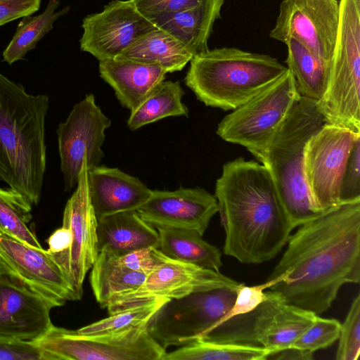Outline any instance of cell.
Segmentation results:
<instances>
[{"label":"cell","mask_w":360,"mask_h":360,"mask_svg":"<svg viewBox=\"0 0 360 360\" xmlns=\"http://www.w3.org/2000/svg\"><path fill=\"white\" fill-rule=\"evenodd\" d=\"M268 279L285 303L314 314L331 307L341 287L360 281V202L326 210L290 235Z\"/></svg>","instance_id":"cell-1"},{"label":"cell","mask_w":360,"mask_h":360,"mask_svg":"<svg viewBox=\"0 0 360 360\" xmlns=\"http://www.w3.org/2000/svg\"><path fill=\"white\" fill-rule=\"evenodd\" d=\"M224 252L243 264L275 257L294 229L268 169L238 157L226 162L216 181Z\"/></svg>","instance_id":"cell-2"},{"label":"cell","mask_w":360,"mask_h":360,"mask_svg":"<svg viewBox=\"0 0 360 360\" xmlns=\"http://www.w3.org/2000/svg\"><path fill=\"white\" fill-rule=\"evenodd\" d=\"M45 94H28L0 72V180L38 205L46 167Z\"/></svg>","instance_id":"cell-3"},{"label":"cell","mask_w":360,"mask_h":360,"mask_svg":"<svg viewBox=\"0 0 360 360\" xmlns=\"http://www.w3.org/2000/svg\"><path fill=\"white\" fill-rule=\"evenodd\" d=\"M190 62L185 84L205 105L226 111L235 110L288 71L271 56L233 47L208 50Z\"/></svg>","instance_id":"cell-4"},{"label":"cell","mask_w":360,"mask_h":360,"mask_svg":"<svg viewBox=\"0 0 360 360\" xmlns=\"http://www.w3.org/2000/svg\"><path fill=\"white\" fill-rule=\"evenodd\" d=\"M326 122L318 101L300 96L260 162L271 173L294 229L323 212L306 181L304 153L308 141Z\"/></svg>","instance_id":"cell-5"},{"label":"cell","mask_w":360,"mask_h":360,"mask_svg":"<svg viewBox=\"0 0 360 360\" xmlns=\"http://www.w3.org/2000/svg\"><path fill=\"white\" fill-rule=\"evenodd\" d=\"M329 82L318 101L328 123L360 134V0H340Z\"/></svg>","instance_id":"cell-6"},{"label":"cell","mask_w":360,"mask_h":360,"mask_svg":"<svg viewBox=\"0 0 360 360\" xmlns=\"http://www.w3.org/2000/svg\"><path fill=\"white\" fill-rule=\"evenodd\" d=\"M300 97L290 70L243 103L218 124L224 141L245 147L259 162Z\"/></svg>","instance_id":"cell-7"},{"label":"cell","mask_w":360,"mask_h":360,"mask_svg":"<svg viewBox=\"0 0 360 360\" xmlns=\"http://www.w3.org/2000/svg\"><path fill=\"white\" fill-rule=\"evenodd\" d=\"M267 291L269 298L255 309L226 320L202 339L262 347L269 354L290 347L317 315L288 304Z\"/></svg>","instance_id":"cell-8"},{"label":"cell","mask_w":360,"mask_h":360,"mask_svg":"<svg viewBox=\"0 0 360 360\" xmlns=\"http://www.w3.org/2000/svg\"><path fill=\"white\" fill-rule=\"evenodd\" d=\"M34 342L51 360H162L167 352L150 335L147 326L84 335L53 325Z\"/></svg>","instance_id":"cell-9"},{"label":"cell","mask_w":360,"mask_h":360,"mask_svg":"<svg viewBox=\"0 0 360 360\" xmlns=\"http://www.w3.org/2000/svg\"><path fill=\"white\" fill-rule=\"evenodd\" d=\"M238 289L219 288L169 300L149 321L148 332L165 349L202 338L231 309Z\"/></svg>","instance_id":"cell-10"},{"label":"cell","mask_w":360,"mask_h":360,"mask_svg":"<svg viewBox=\"0 0 360 360\" xmlns=\"http://www.w3.org/2000/svg\"><path fill=\"white\" fill-rule=\"evenodd\" d=\"M360 134L326 122L308 141L304 153L306 181L316 207L322 211L341 205L342 179Z\"/></svg>","instance_id":"cell-11"},{"label":"cell","mask_w":360,"mask_h":360,"mask_svg":"<svg viewBox=\"0 0 360 360\" xmlns=\"http://www.w3.org/2000/svg\"><path fill=\"white\" fill-rule=\"evenodd\" d=\"M242 284L219 271L166 256L137 289L114 295L106 309L112 314L155 300L179 299L193 292L224 287L238 289Z\"/></svg>","instance_id":"cell-12"},{"label":"cell","mask_w":360,"mask_h":360,"mask_svg":"<svg viewBox=\"0 0 360 360\" xmlns=\"http://www.w3.org/2000/svg\"><path fill=\"white\" fill-rule=\"evenodd\" d=\"M110 125L92 94L76 103L65 121L59 124L56 133L65 191L76 186L84 158L88 168L100 165L105 130Z\"/></svg>","instance_id":"cell-13"},{"label":"cell","mask_w":360,"mask_h":360,"mask_svg":"<svg viewBox=\"0 0 360 360\" xmlns=\"http://www.w3.org/2000/svg\"><path fill=\"white\" fill-rule=\"evenodd\" d=\"M339 20L338 0H283L269 37L283 43L292 38L332 63Z\"/></svg>","instance_id":"cell-14"},{"label":"cell","mask_w":360,"mask_h":360,"mask_svg":"<svg viewBox=\"0 0 360 360\" xmlns=\"http://www.w3.org/2000/svg\"><path fill=\"white\" fill-rule=\"evenodd\" d=\"M86 158L79 174L76 189L66 202L63 225L72 234V243L63 255L54 258L74 291L77 300L82 298L83 283L98 253L97 218L90 199Z\"/></svg>","instance_id":"cell-15"},{"label":"cell","mask_w":360,"mask_h":360,"mask_svg":"<svg viewBox=\"0 0 360 360\" xmlns=\"http://www.w3.org/2000/svg\"><path fill=\"white\" fill-rule=\"evenodd\" d=\"M80 49L99 61L115 59L135 41L158 27L130 0H114L85 17Z\"/></svg>","instance_id":"cell-16"},{"label":"cell","mask_w":360,"mask_h":360,"mask_svg":"<svg viewBox=\"0 0 360 360\" xmlns=\"http://www.w3.org/2000/svg\"><path fill=\"white\" fill-rule=\"evenodd\" d=\"M0 260L10 274L54 307L77 300L68 280L48 250L0 231Z\"/></svg>","instance_id":"cell-17"},{"label":"cell","mask_w":360,"mask_h":360,"mask_svg":"<svg viewBox=\"0 0 360 360\" xmlns=\"http://www.w3.org/2000/svg\"><path fill=\"white\" fill-rule=\"evenodd\" d=\"M218 210L214 195L200 187H180L172 191L152 190L136 212L155 228L191 229L203 236Z\"/></svg>","instance_id":"cell-18"},{"label":"cell","mask_w":360,"mask_h":360,"mask_svg":"<svg viewBox=\"0 0 360 360\" xmlns=\"http://www.w3.org/2000/svg\"><path fill=\"white\" fill-rule=\"evenodd\" d=\"M53 307L3 265L0 273V336L37 341L53 325L50 316Z\"/></svg>","instance_id":"cell-19"},{"label":"cell","mask_w":360,"mask_h":360,"mask_svg":"<svg viewBox=\"0 0 360 360\" xmlns=\"http://www.w3.org/2000/svg\"><path fill=\"white\" fill-rule=\"evenodd\" d=\"M91 202L96 218L136 210L150 197L152 190L140 179L117 168L98 165L88 168Z\"/></svg>","instance_id":"cell-20"},{"label":"cell","mask_w":360,"mask_h":360,"mask_svg":"<svg viewBox=\"0 0 360 360\" xmlns=\"http://www.w3.org/2000/svg\"><path fill=\"white\" fill-rule=\"evenodd\" d=\"M100 77L114 90L120 104L130 111L139 106L165 81L166 70L128 60L99 61Z\"/></svg>","instance_id":"cell-21"},{"label":"cell","mask_w":360,"mask_h":360,"mask_svg":"<svg viewBox=\"0 0 360 360\" xmlns=\"http://www.w3.org/2000/svg\"><path fill=\"white\" fill-rule=\"evenodd\" d=\"M98 252L107 250L120 256L132 251L159 248V233L136 210L124 211L97 219Z\"/></svg>","instance_id":"cell-22"},{"label":"cell","mask_w":360,"mask_h":360,"mask_svg":"<svg viewBox=\"0 0 360 360\" xmlns=\"http://www.w3.org/2000/svg\"><path fill=\"white\" fill-rule=\"evenodd\" d=\"M224 3V0H202L191 8L162 13L150 20L179 39L195 56L209 50L207 41L214 22L220 18Z\"/></svg>","instance_id":"cell-23"},{"label":"cell","mask_w":360,"mask_h":360,"mask_svg":"<svg viewBox=\"0 0 360 360\" xmlns=\"http://www.w3.org/2000/svg\"><path fill=\"white\" fill-rule=\"evenodd\" d=\"M193 56L179 39L157 28L141 37L115 59L157 65L174 72L181 70Z\"/></svg>","instance_id":"cell-24"},{"label":"cell","mask_w":360,"mask_h":360,"mask_svg":"<svg viewBox=\"0 0 360 360\" xmlns=\"http://www.w3.org/2000/svg\"><path fill=\"white\" fill-rule=\"evenodd\" d=\"M91 287L101 308H107L114 295L137 289L147 275L122 265L118 255L107 250L98 252L91 268Z\"/></svg>","instance_id":"cell-25"},{"label":"cell","mask_w":360,"mask_h":360,"mask_svg":"<svg viewBox=\"0 0 360 360\" xmlns=\"http://www.w3.org/2000/svg\"><path fill=\"white\" fill-rule=\"evenodd\" d=\"M159 250L167 257L219 271L221 251L202 238L198 232L184 229L156 228Z\"/></svg>","instance_id":"cell-26"},{"label":"cell","mask_w":360,"mask_h":360,"mask_svg":"<svg viewBox=\"0 0 360 360\" xmlns=\"http://www.w3.org/2000/svg\"><path fill=\"white\" fill-rule=\"evenodd\" d=\"M284 44L288 47L285 63L294 77L298 94L320 100L329 82L332 63L319 58L292 38Z\"/></svg>","instance_id":"cell-27"},{"label":"cell","mask_w":360,"mask_h":360,"mask_svg":"<svg viewBox=\"0 0 360 360\" xmlns=\"http://www.w3.org/2000/svg\"><path fill=\"white\" fill-rule=\"evenodd\" d=\"M184 91L179 82L163 81L134 110L130 111L128 127L134 131L168 117H188L189 110L182 102Z\"/></svg>","instance_id":"cell-28"},{"label":"cell","mask_w":360,"mask_h":360,"mask_svg":"<svg viewBox=\"0 0 360 360\" xmlns=\"http://www.w3.org/2000/svg\"><path fill=\"white\" fill-rule=\"evenodd\" d=\"M59 5V0H49L41 13L22 18L12 39L3 52L4 61L12 65L23 60L26 53L36 47L41 38L53 28L56 20L69 12L70 6L57 11Z\"/></svg>","instance_id":"cell-29"},{"label":"cell","mask_w":360,"mask_h":360,"mask_svg":"<svg viewBox=\"0 0 360 360\" xmlns=\"http://www.w3.org/2000/svg\"><path fill=\"white\" fill-rule=\"evenodd\" d=\"M269 353L262 347L200 338L166 352L162 360H265Z\"/></svg>","instance_id":"cell-30"},{"label":"cell","mask_w":360,"mask_h":360,"mask_svg":"<svg viewBox=\"0 0 360 360\" xmlns=\"http://www.w3.org/2000/svg\"><path fill=\"white\" fill-rule=\"evenodd\" d=\"M31 211L32 204L25 196L11 188H0V231L41 248L34 231L28 226Z\"/></svg>","instance_id":"cell-31"},{"label":"cell","mask_w":360,"mask_h":360,"mask_svg":"<svg viewBox=\"0 0 360 360\" xmlns=\"http://www.w3.org/2000/svg\"><path fill=\"white\" fill-rule=\"evenodd\" d=\"M169 300H155L110 314L105 319L84 326L77 332L84 335L110 333L147 326L155 313Z\"/></svg>","instance_id":"cell-32"},{"label":"cell","mask_w":360,"mask_h":360,"mask_svg":"<svg viewBox=\"0 0 360 360\" xmlns=\"http://www.w3.org/2000/svg\"><path fill=\"white\" fill-rule=\"evenodd\" d=\"M341 323L335 319L316 316L307 328L290 347L314 352L333 345L339 338Z\"/></svg>","instance_id":"cell-33"},{"label":"cell","mask_w":360,"mask_h":360,"mask_svg":"<svg viewBox=\"0 0 360 360\" xmlns=\"http://www.w3.org/2000/svg\"><path fill=\"white\" fill-rule=\"evenodd\" d=\"M336 352L337 360H357L360 354V294L353 300L342 324Z\"/></svg>","instance_id":"cell-34"},{"label":"cell","mask_w":360,"mask_h":360,"mask_svg":"<svg viewBox=\"0 0 360 360\" xmlns=\"http://www.w3.org/2000/svg\"><path fill=\"white\" fill-rule=\"evenodd\" d=\"M281 278L282 276L279 275L274 278L267 279L264 283L253 286H247L243 283L237 290L236 297L233 306L221 319L217 326L233 316L246 314L255 309L262 302L269 298L268 291L264 292V290L276 284Z\"/></svg>","instance_id":"cell-35"},{"label":"cell","mask_w":360,"mask_h":360,"mask_svg":"<svg viewBox=\"0 0 360 360\" xmlns=\"http://www.w3.org/2000/svg\"><path fill=\"white\" fill-rule=\"evenodd\" d=\"M340 201L360 202V137L354 142L342 179Z\"/></svg>","instance_id":"cell-36"},{"label":"cell","mask_w":360,"mask_h":360,"mask_svg":"<svg viewBox=\"0 0 360 360\" xmlns=\"http://www.w3.org/2000/svg\"><path fill=\"white\" fill-rule=\"evenodd\" d=\"M0 360H51L34 342L0 336Z\"/></svg>","instance_id":"cell-37"},{"label":"cell","mask_w":360,"mask_h":360,"mask_svg":"<svg viewBox=\"0 0 360 360\" xmlns=\"http://www.w3.org/2000/svg\"><path fill=\"white\" fill-rule=\"evenodd\" d=\"M165 257L159 248H155L139 249L118 256L122 265L146 275L160 265Z\"/></svg>","instance_id":"cell-38"},{"label":"cell","mask_w":360,"mask_h":360,"mask_svg":"<svg viewBox=\"0 0 360 360\" xmlns=\"http://www.w3.org/2000/svg\"><path fill=\"white\" fill-rule=\"evenodd\" d=\"M136 9L151 20L158 15L191 8L202 0H130Z\"/></svg>","instance_id":"cell-39"},{"label":"cell","mask_w":360,"mask_h":360,"mask_svg":"<svg viewBox=\"0 0 360 360\" xmlns=\"http://www.w3.org/2000/svg\"><path fill=\"white\" fill-rule=\"evenodd\" d=\"M41 0H0V26L37 11Z\"/></svg>","instance_id":"cell-40"},{"label":"cell","mask_w":360,"mask_h":360,"mask_svg":"<svg viewBox=\"0 0 360 360\" xmlns=\"http://www.w3.org/2000/svg\"><path fill=\"white\" fill-rule=\"evenodd\" d=\"M49 249L47 250L53 258L58 257L70 248L72 243L70 230L64 226L56 229L47 239Z\"/></svg>","instance_id":"cell-41"},{"label":"cell","mask_w":360,"mask_h":360,"mask_svg":"<svg viewBox=\"0 0 360 360\" xmlns=\"http://www.w3.org/2000/svg\"><path fill=\"white\" fill-rule=\"evenodd\" d=\"M314 353L302 350L294 347L278 350L269 354L266 359L278 360H311L314 359Z\"/></svg>","instance_id":"cell-42"},{"label":"cell","mask_w":360,"mask_h":360,"mask_svg":"<svg viewBox=\"0 0 360 360\" xmlns=\"http://www.w3.org/2000/svg\"><path fill=\"white\" fill-rule=\"evenodd\" d=\"M2 270H3V264L0 260V273L1 272Z\"/></svg>","instance_id":"cell-43"}]
</instances>
